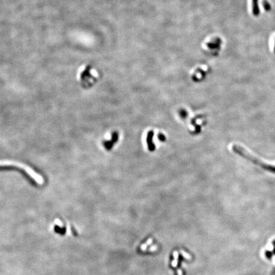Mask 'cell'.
I'll use <instances>...</instances> for the list:
<instances>
[{"mask_svg": "<svg viewBox=\"0 0 275 275\" xmlns=\"http://www.w3.org/2000/svg\"><path fill=\"white\" fill-rule=\"evenodd\" d=\"M117 140H118V134L115 132L113 134V138H112V140L110 141H108V142H105V143H104V145H105V147H106V149L110 150L111 147L113 145L114 143Z\"/></svg>", "mask_w": 275, "mask_h": 275, "instance_id": "6da1fadb", "label": "cell"}, {"mask_svg": "<svg viewBox=\"0 0 275 275\" xmlns=\"http://www.w3.org/2000/svg\"><path fill=\"white\" fill-rule=\"evenodd\" d=\"M253 11H254V13L258 14L259 10L258 6H257V0H253Z\"/></svg>", "mask_w": 275, "mask_h": 275, "instance_id": "7a4b0ae2", "label": "cell"}, {"mask_svg": "<svg viewBox=\"0 0 275 275\" xmlns=\"http://www.w3.org/2000/svg\"><path fill=\"white\" fill-rule=\"evenodd\" d=\"M273 253L270 252V251H267L266 252V255L268 259H271L273 255Z\"/></svg>", "mask_w": 275, "mask_h": 275, "instance_id": "3957f363", "label": "cell"}, {"mask_svg": "<svg viewBox=\"0 0 275 275\" xmlns=\"http://www.w3.org/2000/svg\"><path fill=\"white\" fill-rule=\"evenodd\" d=\"M273 254H274V255H275V247H274V248H273Z\"/></svg>", "mask_w": 275, "mask_h": 275, "instance_id": "277c9868", "label": "cell"}, {"mask_svg": "<svg viewBox=\"0 0 275 275\" xmlns=\"http://www.w3.org/2000/svg\"><path fill=\"white\" fill-rule=\"evenodd\" d=\"M273 244L274 246H275V240H274L273 242Z\"/></svg>", "mask_w": 275, "mask_h": 275, "instance_id": "5b68a950", "label": "cell"}]
</instances>
